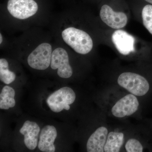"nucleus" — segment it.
I'll list each match as a JSON object with an SVG mask.
<instances>
[{
  "label": "nucleus",
  "instance_id": "obj_4",
  "mask_svg": "<svg viewBox=\"0 0 152 152\" xmlns=\"http://www.w3.org/2000/svg\"><path fill=\"white\" fill-rule=\"evenodd\" d=\"M75 99V93L73 90L69 87H64L50 95L46 102L52 111L58 113L64 109L69 110L70 105L73 103Z\"/></svg>",
  "mask_w": 152,
  "mask_h": 152
},
{
  "label": "nucleus",
  "instance_id": "obj_19",
  "mask_svg": "<svg viewBox=\"0 0 152 152\" xmlns=\"http://www.w3.org/2000/svg\"><path fill=\"white\" fill-rule=\"evenodd\" d=\"M145 1L147 2V3H148V4H152V0H145Z\"/></svg>",
  "mask_w": 152,
  "mask_h": 152
},
{
  "label": "nucleus",
  "instance_id": "obj_11",
  "mask_svg": "<svg viewBox=\"0 0 152 152\" xmlns=\"http://www.w3.org/2000/svg\"><path fill=\"white\" fill-rule=\"evenodd\" d=\"M40 128L37 124L34 122L27 121L23 125L20 132L24 136V143L29 150L36 148L38 145Z\"/></svg>",
  "mask_w": 152,
  "mask_h": 152
},
{
  "label": "nucleus",
  "instance_id": "obj_16",
  "mask_svg": "<svg viewBox=\"0 0 152 152\" xmlns=\"http://www.w3.org/2000/svg\"><path fill=\"white\" fill-rule=\"evenodd\" d=\"M142 17L144 26L152 35V4H148L143 8Z\"/></svg>",
  "mask_w": 152,
  "mask_h": 152
},
{
  "label": "nucleus",
  "instance_id": "obj_7",
  "mask_svg": "<svg viewBox=\"0 0 152 152\" xmlns=\"http://www.w3.org/2000/svg\"><path fill=\"white\" fill-rule=\"evenodd\" d=\"M140 103L137 98L132 94H129L119 100L112 107L114 116L122 118L132 115L138 110Z\"/></svg>",
  "mask_w": 152,
  "mask_h": 152
},
{
  "label": "nucleus",
  "instance_id": "obj_5",
  "mask_svg": "<svg viewBox=\"0 0 152 152\" xmlns=\"http://www.w3.org/2000/svg\"><path fill=\"white\" fill-rule=\"evenodd\" d=\"M7 9L15 18L24 20L35 15L39 6L34 0H9Z\"/></svg>",
  "mask_w": 152,
  "mask_h": 152
},
{
  "label": "nucleus",
  "instance_id": "obj_13",
  "mask_svg": "<svg viewBox=\"0 0 152 152\" xmlns=\"http://www.w3.org/2000/svg\"><path fill=\"white\" fill-rule=\"evenodd\" d=\"M124 135L122 132H110L104 147V152H119L124 143Z\"/></svg>",
  "mask_w": 152,
  "mask_h": 152
},
{
  "label": "nucleus",
  "instance_id": "obj_15",
  "mask_svg": "<svg viewBox=\"0 0 152 152\" xmlns=\"http://www.w3.org/2000/svg\"><path fill=\"white\" fill-rule=\"evenodd\" d=\"M16 79V75L14 72L9 70V64L4 58L0 59V80L6 84H10Z\"/></svg>",
  "mask_w": 152,
  "mask_h": 152
},
{
  "label": "nucleus",
  "instance_id": "obj_10",
  "mask_svg": "<svg viewBox=\"0 0 152 152\" xmlns=\"http://www.w3.org/2000/svg\"><path fill=\"white\" fill-rule=\"evenodd\" d=\"M108 130L104 126L98 128L89 138L86 145L87 152H103Z\"/></svg>",
  "mask_w": 152,
  "mask_h": 152
},
{
  "label": "nucleus",
  "instance_id": "obj_8",
  "mask_svg": "<svg viewBox=\"0 0 152 152\" xmlns=\"http://www.w3.org/2000/svg\"><path fill=\"white\" fill-rule=\"evenodd\" d=\"M100 16L105 23L113 28H121L124 27L127 23V17L124 13L115 12L107 5H104L102 7Z\"/></svg>",
  "mask_w": 152,
  "mask_h": 152
},
{
  "label": "nucleus",
  "instance_id": "obj_6",
  "mask_svg": "<svg viewBox=\"0 0 152 152\" xmlns=\"http://www.w3.org/2000/svg\"><path fill=\"white\" fill-rule=\"evenodd\" d=\"M50 66L53 69L58 70L57 74L62 78H69L72 75V69L69 64V55L64 48L59 47L53 50Z\"/></svg>",
  "mask_w": 152,
  "mask_h": 152
},
{
  "label": "nucleus",
  "instance_id": "obj_17",
  "mask_svg": "<svg viewBox=\"0 0 152 152\" xmlns=\"http://www.w3.org/2000/svg\"><path fill=\"white\" fill-rule=\"evenodd\" d=\"M144 148L140 142L134 138L128 140L125 145V148L127 152H142Z\"/></svg>",
  "mask_w": 152,
  "mask_h": 152
},
{
  "label": "nucleus",
  "instance_id": "obj_12",
  "mask_svg": "<svg viewBox=\"0 0 152 152\" xmlns=\"http://www.w3.org/2000/svg\"><path fill=\"white\" fill-rule=\"evenodd\" d=\"M57 132L54 126L47 125L43 128L40 135L38 148L41 151L54 152V143L56 138Z\"/></svg>",
  "mask_w": 152,
  "mask_h": 152
},
{
  "label": "nucleus",
  "instance_id": "obj_1",
  "mask_svg": "<svg viewBox=\"0 0 152 152\" xmlns=\"http://www.w3.org/2000/svg\"><path fill=\"white\" fill-rule=\"evenodd\" d=\"M61 37L67 45L80 54H87L92 50V39L83 30L73 27L66 28L62 31Z\"/></svg>",
  "mask_w": 152,
  "mask_h": 152
},
{
  "label": "nucleus",
  "instance_id": "obj_2",
  "mask_svg": "<svg viewBox=\"0 0 152 152\" xmlns=\"http://www.w3.org/2000/svg\"><path fill=\"white\" fill-rule=\"evenodd\" d=\"M118 83L120 86L137 96L148 94L151 90V84L148 79L134 73H123L119 76Z\"/></svg>",
  "mask_w": 152,
  "mask_h": 152
},
{
  "label": "nucleus",
  "instance_id": "obj_18",
  "mask_svg": "<svg viewBox=\"0 0 152 152\" xmlns=\"http://www.w3.org/2000/svg\"><path fill=\"white\" fill-rule=\"evenodd\" d=\"M3 42V37L1 33L0 34V44L1 45L2 43Z\"/></svg>",
  "mask_w": 152,
  "mask_h": 152
},
{
  "label": "nucleus",
  "instance_id": "obj_14",
  "mask_svg": "<svg viewBox=\"0 0 152 152\" xmlns=\"http://www.w3.org/2000/svg\"><path fill=\"white\" fill-rule=\"evenodd\" d=\"M15 94V92L12 88L7 86L4 87L0 94V108L7 110L14 107L16 103Z\"/></svg>",
  "mask_w": 152,
  "mask_h": 152
},
{
  "label": "nucleus",
  "instance_id": "obj_3",
  "mask_svg": "<svg viewBox=\"0 0 152 152\" xmlns=\"http://www.w3.org/2000/svg\"><path fill=\"white\" fill-rule=\"evenodd\" d=\"M53 51L52 45L49 43L40 44L28 56V64L35 69H46L50 65Z\"/></svg>",
  "mask_w": 152,
  "mask_h": 152
},
{
  "label": "nucleus",
  "instance_id": "obj_9",
  "mask_svg": "<svg viewBox=\"0 0 152 152\" xmlns=\"http://www.w3.org/2000/svg\"><path fill=\"white\" fill-rule=\"evenodd\" d=\"M112 39L116 48L123 55L129 54L134 51V38L124 30L115 31Z\"/></svg>",
  "mask_w": 152,
  "mask_h": 152
}]
</instances>
